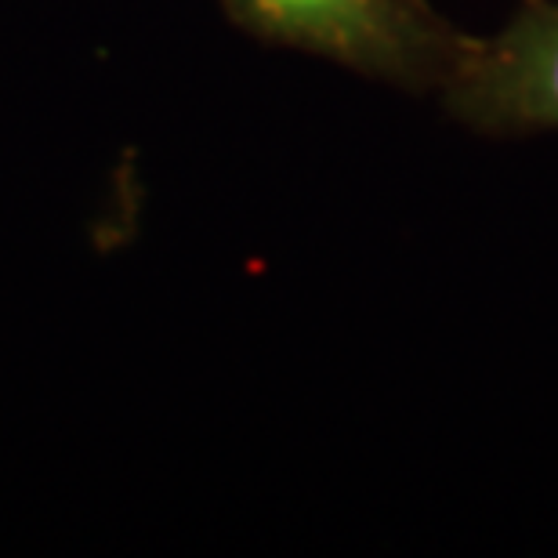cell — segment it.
<instances>
[{
    "mask_svg": "<svg viewBox=\"0 0 558 558\" xmlns=\"http://www.w3.org/2000/svg\"><path fill=\"white\" fill-rule=\"evenodd\" d=\"M232 26L399 92L439 95L472 33L428 0H218Z\"/></svg>",
    "mask_w": 558,
    "mask_h": 558,
    "instance_id": "obj_1",
    "label": "cell"
},
{
    "mask_svg": "<svg viewBox=\"0 0 558 558\" xmlns=\"http://www.w3.org/2000/svg\"><path fill=\"white\" fill-rule=\"evenodd\" d=\"M446 117L478 135L511 138L558 128V0H526L468 48L439 87Z\"/></svg>",
    "mask_w": 558,
    "mask_h": 558,
    "instance_id": "obj_2",
    "label": "cell"
}]
</instances>
